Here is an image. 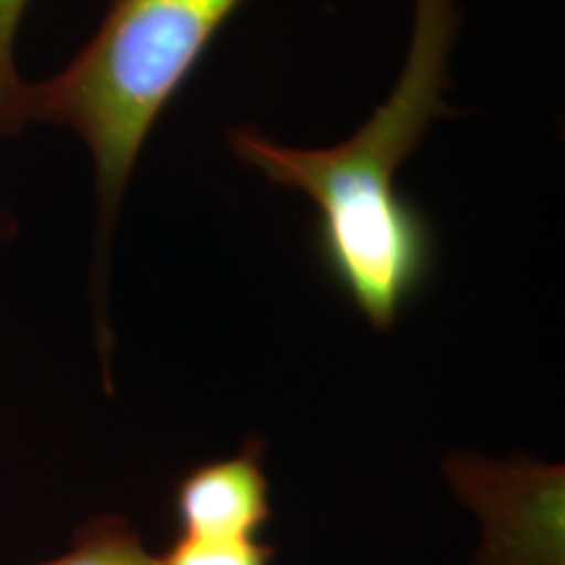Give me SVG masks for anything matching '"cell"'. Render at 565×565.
<instances>
[{
	"mask_svg": "<svg viewBox=\"0 0 565 565\" xmlns=\"http://www.w3.org/2000/svg\"><path fill=\"white\" fill-rule=\"evenodd\" d=\"M458 32V0H414L412 42L398 84L341 145L299 150L252 126L228 131L238 160L312 200L322 270L374 330L393 328L435 265L433 225L398 192L395 173L429 124L456 113L443 95L450 89L448 63Z\"/></svg>",
	"mask_w": 565,
	"mask_h": 565,
	"instance_id": "6da1fadb",
	"label": "cell"
},
{
	"mask_svg": "<svg viewBox=\"0 0 565 565\" xmlns=\"http://www.w3.org/2000/svg\"><path fill=\"white\" fill-rule=\"evenodd\" d=\"M242 0H110L92 40L51 79L26 84L24 121L79 134L95 166V291L141 147Z\"/></svg>",
	"mask_w": 565,
	"mask_h": 565,
	"instance_id": "7a4b0ae2",
	"label": "cell"
},
{
	"mask_svg": "<svg viewBox=\"0 0 565 565\" xmlns=\"http://www.w3.org/2000/svg\"><path fill=\"white\" fill-rule=\"evenodd\" d=\"M263 454L265 443L249 437L233 458L186 471L173 487V515L181 534L202 540H257L273 519Z\"/></svg>",
	"mask_w": 565,
	"mask_h": 565,
	"instance_id": "3957f363",
	"label": "cell"
},
{
	"mask_svg": "<svg viewBox=\"0 0 565 565\" xmlns=\"http://www.w3.org/2000/svg\"><path fill=\"white\" fill-rule=\"evenodd\" d=\"M34 565H160L147 553L137 529L121 515H95L76 526L61 555Z\"/></svg>",
	"mask_w": 565,
	"mask_h": 565,
	"instance_id": "277c9868",
	"label": "cell"
},
{
	"mask_svg": "<svg viewBox=\"0 0 565 565\" xmlns=\"http://www.w3.org/2000/svg\"><path fill=\"white\" fill-rule=\"evenodd\" d=\"M32 0H0V137L13 139L24 129L26 82L17 68V34Z\"/></svg>",
	"mask_w": 565,
	"mask_h": 565,
	"instance_id": "5b68a950",
	"label": "cell"
},
{
	"mask_svg": "<svg viewBox=\"0 0 565 565\" xmlns=\"http://www.w3.org/2000/svg\"><path fill=\"white\" fill-rule=\"evenodd\" d=\"M275 550L257 540H202L179 534L160 565H273Z\"/></svg>",
	"mask_w": 565,
	"mask_h": 565,
	"instance_id": "8992f818",
	"label": "cell"
},
{
	"mask_svg": "<svg viewBox=\"0 0 565 565\" xmlns=\"http://www.w3.org/2000/svg\"><path fill=\"white\" fill-rule=\"evenodd\" d=\"M17 233V221L9 215V212H0V244H6Z\"/></svg>",
	"mask_w": 565,
	"mask_h": 565,
	"instance_id": "52a82bcc",
	"label": "cell"
}]
</instances>
